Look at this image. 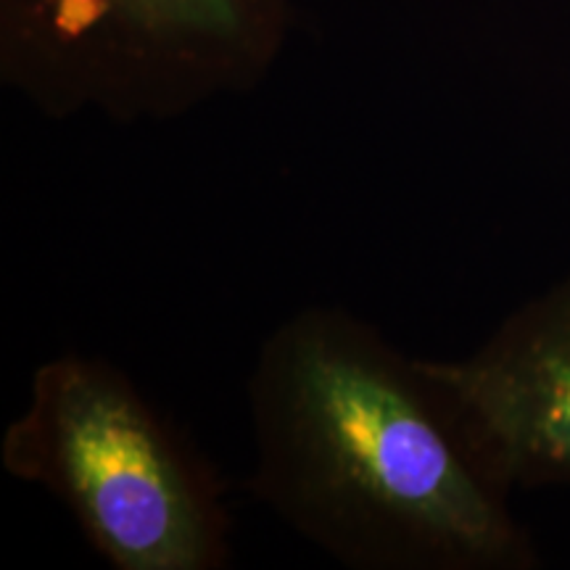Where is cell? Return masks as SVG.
I'll return each mask as SVG.
<instances>
[{"label":"cell","instance_id":"6da1fadb","mask_svg":"<svg viewBox=\"0 0 570 570\" xmlns=\"http://www.w3.org/2000/svg\"><path fill=\"white\" fill-rule=\"evenodd\" d=\"M252 491L354 570L523 568L531 541L423 356L338 306H304L248 375Z\"/></svg>","mask_w":570,"mask_h":570},{"label":"cell","instance_id":"7a4b0ae2","mask_svg":"<svg viewBox=\"0 0 570 570\" xmlns=\"http://www.w3.org/2000/svg\"><path fill=\"white\" fill-rule=\"evenodd\" d=\"M11 479L59 499L114 570H223L230 515L214 468L104 356L35 367L0 436Z\"/></svg>","mask_w":570,"mask_h":570},{"label":"cell","instance_id":"3957f363","mask_svg":"<svg viewBox=\"0 0 570 570\" xmlns=\"http://www.w3.org/2000/svg\"><path fill=\"white\" fill-rule=\"evenodd\" d=\"M291 0H3V75L42 109L180 117L254 88Z\"/></svg>","mask_w":570,"mask_h":570},{"label":"cell","instance_id":"277c9868","mask_svg":"<svg viewBox=\"0 0 570 570\" xmlns=\"http://www.w3.org/2000/svg\"><path fill=\"white\" fill-rule=\"evenodd\" d=\"M504 487L570 483V277L460 360H425Z\"/></svg>","mask_w":570,"mask_h":570}]
</instances>
